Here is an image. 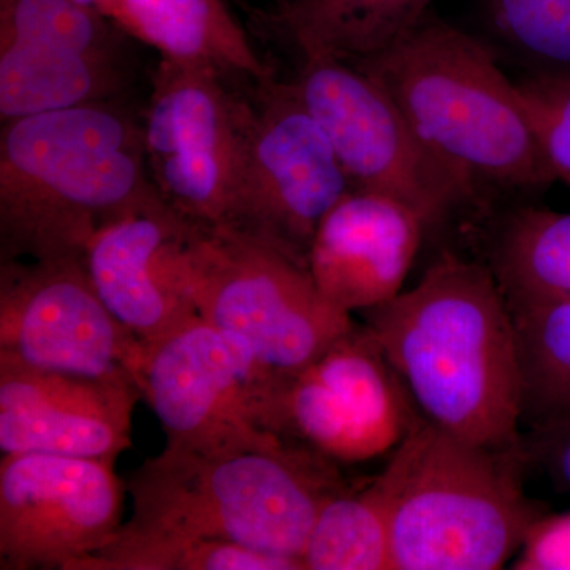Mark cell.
<instances>
[{"label": "cell", "mask_w": 570, "mask_h": 570, "mask_svg": "<svg viewBox=\"0 0 570 570\" xmlns=\"http://www.w3.org/2000/svg\"><path fill=\"white\" fill-rule=\"evenodd\" d=\"M246 97L214 71L160 61L142 119L146 165L157 193L184 219L227 227L243 146Z\"/></svg>", "instance_id": "cell-11"}, {"label": "cell", "mask_w": 570, "mask_h": 570, "mask_svg": "<svg viewBox=\"0 0 570 570\" xmlns=\"http://www.w3.org/2000/svg\"><path fill=\"white\" fill-rule=\"evenodd\" d=\"M126 33L77 0H0L2 122L119 99Z\"/></svg>", "instance_id": "cell-12"}, {"label": "cell", "mask_w": 570, "mask_h": 570, "mask_svg": "<svg viewBox=\"0 0 570 570\" xmlns=\"http://www.w3.org/2000/svg\"><path fill=\"white\" fill-rule=\"evenodd\" d=\"M288 85L324 130L352 189L392 195L426 227L474 197L475 184L431 151L392 97L352 63L303 58Z\"/></svg>", "instance_id": "cell-7"}, {"label": "cell", "mask_w": 570, "mask_h": 570, "mask_svg": "<svg viewBox=\"0 0 570 570\" xmlns=\"http://www.w3.org/2000/svg\"><path fill=\"white\" fill-rule=\"evenodd\" d=\"M197 227L160 205L107 225L86 247L94 288L138 340H156L197 314L189 264Z\"/></svg>", "instance_id": "cell-16"}, {"label": "cell", "mask_w": 570, "mask_h": 570, "mask_svg": "<svg viewBox=\"0 0 570 570\" xmlns=\"http://www.w3.org/2000/svg\"><path fill=\"white\" fill-rule=\"evenodd\" d=\"M403 381L365 324H355L316 360L273 376L262 428L287 444L341 463L395 450L420 415Z\"/></svg>", "instance_id": "cell-9"}, {"label": "cell", "mask_w": 570, "mask_h": 570, "mask_svg": "<svg viewBox=\"0 0 570 570\" xmlns=\"http://www.w3.org/2000/svg\"><path fill=\"white\" fill-rule=\"evenodd\" d=\"M433 0H284L273 21L303 58L355 63L379 55L430 13Z\"/></svg>", "instance_id": "cell-19"}, {"label": "cell", "mask_w": 570, "mask_h": 570, "mask_svg": "<svg viewBox=\"0 0 570 570\" xmlns=\"http://www.w3.org/2000/svg\"><path fill=\"white\" fill-rule=\"evenodd\" d=\"M71 570H303V566L225 540L134 531L122 524L107 547Z\"/></svg>", "instance_id": "cell-23"}, {"label": "cell", "mask_w": 570, "mask_h": 570, "mask_svg": "<svg viewBox=\"0 0 570 570\" xmlns=\"http://www.w3.org/2000/svg\"><path fill=\"white\" fill-rule=\"evenodd\" d=\"M126 485L129 530L225 540L302 566L318 512L347 490L335 461L287 442L230 452L167 444Z\"/></svg>", "instance_id": "cell-3"}, {"label": "cell", "mask_w": 570, "mask_h": 570, "mask_svg": "<svg viewBox=\"0 0 570 570\" xmlns=\"http://www.w3.org/2000/svg\"><path fill=\"white\" fill-rule=\"evenodd\" d=\"M160 205L121 99L2 122L0 262L82 258L107 225Z\"/></svg>", "instance_id": "cell-2"}, {"label": "cell", "mask_w": 570, "mask_h": 570, "mask_svg": "<svg viewBox=\"0 0 570 570\" xmlns=\"http://www.w3.org/2000/svg\"><path fill=\"white\" fill-rule=\"evenodd\" d=\"M520 449L480 448L420 415L379 474L389 497L392 570H494L520 550L539 510Z\"/></svg>", "instance_id": "cell-5"}, {"label": "cell", "mask_w": 570, "mask_h": 570, "mask_svg": "<svg viewBox=\"0 0 570 570\" xmlns=\"http://www.w3.org/2000/svg\"><path fill=\"white\" fill-rule=\"evenodd\" d=\"M227 227L307 268L318 225L352 190L328 138L288 82H254ZM309 269V268H307Z\"/></svg>", "instance_id": "cell-8"}, {"label": "cell", "mask_w": 570, "mask_h": 570, "mask_svg": "<svg viewBox=\"0 0 570 570\" xmlns=\"http://www.w3.org/2000/svg\"><path fill=\"white\" fill-rule=\"evenodd\" d=\"M554 179L570 186V71H551L521 82Z\"/></svg>", "instance_id": "cell-25"}, {"label": "cell", "mask_w": 570, "mask_h": 570, "mask_svg": "<svg viewBox=\"0 0 570 570\" xmlns=\"http://www.w3.org/2000/svg\"><path fill=\"white\" fill-rule=\"evenodd\" d=\"M491 272L510 309L570 299V213L521 209L501 228Z\"/></svg>", "instance_id": "cell-20"}, {"label": "cell", "mask_w": 570, "mask_h": 570, "mask_svg": "<svg viewBox=\"0 0 570 570\" xmlns=\"http://www.w3.org/2000/svg\"><path fill=\"white\" fill-rule=\"evenodd\" d=\"M521 444L527 463L538 464L554 485L570 491V412L532 425Z\"/></svg>", "instance_id": "cell-27"}, {"label": "cell", "mask_w": 570, "mask_h": 570, "mask_svg": "<svg viewBox=\"0 0 570 570\" xmlns=\"http://www.w3.org/2000/svg\"><path fill=\"white\" fill-rule=\"evenodd\" d=\"M363 314L426 422L480 448H521L515 324L490 266L444 255Z\"/></svg>", "instance_id": "cell-1"}, {"label": "cell", "mask_w": 570, "mask_h": 570, "mask_svg": "<svg viewBox=\"0 0 570 570\" xmlns=\"http://www.w3.org/2000/svg\"><path fill=\"white\" fill-rule=\"evenodd\" d=\"M425 228L392 195L348 190L318 225L307 268L333 306L365 313L403 292Z\"/></svg>", "instance_id": "cell-17"}, {"label": "cell", "mask_w": 570, "mask_h": 570, "mask_svg": "<svg viewBox=\"0 0 570 570\" xmlns=\"http://www.w3.org/2000/svg\"><path fill=\"white\" fill-rule=\"evenodd\" d=\"M82 6L91 7V9L99 10L105 17L110 18L112 9H115L116 0H77Z\"/></svg>", "instance_id": "cell-28"}, {"label": "cell", "mask_w": 570, "mask_h": 570, "mask_svg": "<svg viewBox=\"0 0 570 570\" xmlns=\"http://www.w3.org/2000/svg\"><path fill=\"white\" fill-rule=\"evenodd\" d=\"M512 311L521 373V422L570 412V299Z\"/></svg>", "instance_id": "cell-22"}, {"label": "cell", "mask_w": 570, "mask_h": 570, "mask_svg": "<svg viewBox=\"0 0 570 570\" xmlns=\"http://www.w3.org/2000/svg\"><path fill=\"white\" fill-rule=\"evenodd\" d=\"M141 346L105 306L82 258L0 262V355L58 373L134 379Z\"/></svg>", "instance_id": "cell-14"}, {"label": "cell", "mask_w": 570, "mask_h": 570, "mask_svg": "<svg viewBox=\"0 0 570 570\" xmlns=\"http://www.w3.org/2000/svg\"><path fill=\"white\" fill-rule=\"evenodd\" d=\"M302 561L305 570H392L389 497L379 475L326 502Z\"/></svg>", "instance_id": "cell-21"}, {"label": "cell", "mask_w": 570, "mask_h": 570, "mask_svg": "<svg viewBox=\"0 0 570 570\" xmlns=\"http://www.w3.org/2000/svg\"><path fill=\"white\" fill-rule=\"evenodd\" d=\"M493 17L521 51L570 71V0H493Z\"/></svg>", "instance_id": "cell-24"}, {"label": "cell", "mask_w": 570, "mask_h": 570, "mask_svg": "<svg viewBox=\"0 0 570 570\" xmlns=\"http://www.w3.org/2000/svg\"><path fill=\"white\" fill-rule=\"evenodd\" d=\"M138 400L129 376L58 373L0 355V450L115 463L132 445Z\"/></svg>", "instance_id": "cell-15"}, {"label": "cell", "mask_w": 570, "mask_h": 570, "mask_svg": "<svg viewBox=\"0 0 570 570\" xmlns=\"http://www.w3.org/2000/svg\"><path fill=\"white\" fill-rule=\"evenodd\" d=\"M513 568L570 570V512L540 515L521 543Z\"/></svg>", "instance_id": "cell-26"}, {"label": "cell", "mask_w": 570, "mask_h": 570, "mask_svg": "<svg viewBox=\"0 0 570 570\" xmlns=\"http://www.w3.org/2000/svg\"><path fill=\"white\" fill-rule=\"evenodd\" d=\"M392 97L428 148L472 183L557 181L520 85L480 41L430 13L387 50L352 63Z\"/></svg>", "instance_id": "cell-4"}, {"label": "cell", "mask_w": 570, "mask_h": 570, "mask_svg": "<svg viewBox=\"0 0 570 570\" xmlns=\"http://www.w3.org/2000/svg\"><path fill=\"white\" fill-rule=\"evenodd\" d=\"M110 461L6 453L0 461V569L71 570L122 527L126 480Z\"/></svg>", "instance_id": "cell-13"}, {"label": "cell", "mask_w": 570, "mask_h": 570, "mask_svg": "<svg viewBox=\"0 0 570 570\" xmlns=\"http://www.w3.org/2000/svg\"><path fill=\"white\" fill-rule=\"evenodd\" d=\"M273 376L243 341L195 314L142 341L134 381L168 445L230 452L284 442L262 428Z\"/></svg>", "instance_id": "cell-10"}, {"label": "cell", "mask_w": 570, "mask_h": 570, "mask_svg": "<svg viewBox=\"0 0 570 570\" xmlns=\"http://www.w3.org/2000/svg\"><path fill=\"white\" fill-rule=\"evenodd\" d=\"M110 20L165 61L253 82L273 78L223 0H116Z\"/></svg>", "instance_id": "cell-18"}, {"label": "cell", "mask_w": 570, "mask_h": 570, "mask_svg": "<svg viewBox=\"0 0 570 570\" xmlns=\"http://www.w3.org/2000/svg\"><path fill=\"white\" fill-rule=\"evenodd\" d=\"M189 264L198 316L243 341L275 376L309 365L356 324L309 269L232 228L198 225Z\"/></svg>", "instance_id": "cell-6"}]
</instances>
